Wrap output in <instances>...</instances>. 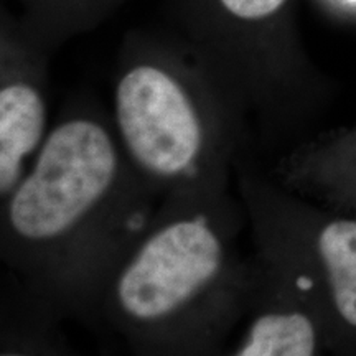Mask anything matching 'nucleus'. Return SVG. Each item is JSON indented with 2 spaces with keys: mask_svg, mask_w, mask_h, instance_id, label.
<instances>
[{
  "mask_svg": "<svg viewBox=\"0 0 356 356\" xmlns=\"http://www.w3.org/2000/svg\"><path fill=\"white\" fill-rule=\"evenodd\" d=\"M159 202L124 154L108 106L71 95L2 202L8 243L42 309L92 320L109 270Z\"/></svg>",
  "mask_w": 356,
  "mask_h": 356,
  "instance_id": "f257e3e1",
  "label": "nucleus"
},
{
  "mask_svg": "<svg viewBox=\"0 0 356 356\" xmlns=\"http://www.w3.org/2000/svg\"><path fill=\"white\" fill-rule=\"evenodd\" d=\"M238 195L160 198L102 284L92 320L131 356H218L244 317L256 280Z\"/></svg>",
  "mask_w": 356,
  "mask_h": 356,
  "instance_id": "f03ea898",
  "label": "nucleus"
},
{
  "mask_svg": "<svg viewBox=\"0 0 356 356\" xmlns=\"http://www.w3.org/2000/svg\"><path fill=\"white\" fill-rule=\"evenodd\" d=\"M108 108L124 154L159 198L236 191L248 115L167 26L124 35Z\"/></svg>",
  "mask_w": 356,
  "mask_h": 356,
  "instance_id": "7ed1b4c3",
  "label": "nucleus"
},
{
  "mask_svg": "<svg viewBox=\"0 0 356 356\" xmlns=\"http://www.w3.org/2000/svg\"><path fill=\"white\" fill-rule=\"evenodd\" d=\"M252 252L310 302L330 356H356V213L340 211L274 180L248 154L234 173Z\"/></svg>",
  "mask_w": 356,
  "mask_h": 356,
  "instance_id": "20e7f679",
  "label": "nucleus"
},
{
  "mask_svg": "<svg viewBox=\"0 0 356 356\" xmlns=\"http://www.w3.org/2000/svg\"><path fill=\"white\" fill-rule=\"evenodd\" d=\"M167 29L267 134L291 126L310 79L284 26L291 0H165Z\"/></svg>",
  "mask_w": 356,
  "mask_h": 356,
  "instance_id": "39448f33",
  "label": "nucleus"
},
{
  "mask_svg": "<svg viewBox=\"0 0 356 356\" xmlns=\"http://www.w3.org/2000/svg\"><path fill=\"white\" fill-rule=\"evenodd\" d=\"M53 55L26 32L0 70V202L19 184L51 127Z\"/></svg>",
  "mask_w": 356,
  "mask_h": 356,
  "instance_id": "423d86ee",
  "label": "nucleus"
},
{
  "mask_svg": "<svg viewBox=\"0 0 356 356\" xmlns=\"http://www.w3.org/2000/svg\"><path fill=\"white\" fill-rule=\"evenodd\" d=\"M254 259L256 280L241 332L218 356H330L310 302L277 267L256 254Z\"/></svg>",
  "mask_w": 356,
  "mask_h": 356,
  "instance_id": "0eeeda50",
  "label": "nucleus"
},
{
  "mask_svg": "<svg viewBox=\"0 0 356 356\" xmlns=\"http://www.w3.org/2000/svg\"><path fill=\"white\" fill-rule=\"evenodd\" d=\"M267 173L293 193L356 213V129L293 147Z\"/></svg>",
  "mask_w": 356,
  "mask_h": 356,
  "instance_id": "6e6552de",
  "label": "nucleus"
},
{
  "mask_svg": "<svg viewBox=\"0 0 356 356\" xmlns=\"http://www.w3.org/2000/svg\"><path fill=\"white\" fill-rule=\"evenodd\" d=\"M29 30L56 53L66 43L99 29L129 0H22Z\"/></svg>",
  "mask_w": 356,
  "mask_h": 356,
  "instance_id": "1a4fd4ad",
  "label": "nucleus"
},
{
  "mask_svg": "<svg viewBox=\"0 0 356 356\" xmlns=\"http://www.w3.org/2000/svg\"><path fill=\"white\" fill-rule=\"evenodd\" d=\"M55 315H47L40 327L15 345L0 348V356H78L58 330Z\"/></svg>",
  "mask_w": 356,
  "mask_h": 356,
  "instance_id": "9d476101",
  "label": "nucleus"
}]
</instances>
